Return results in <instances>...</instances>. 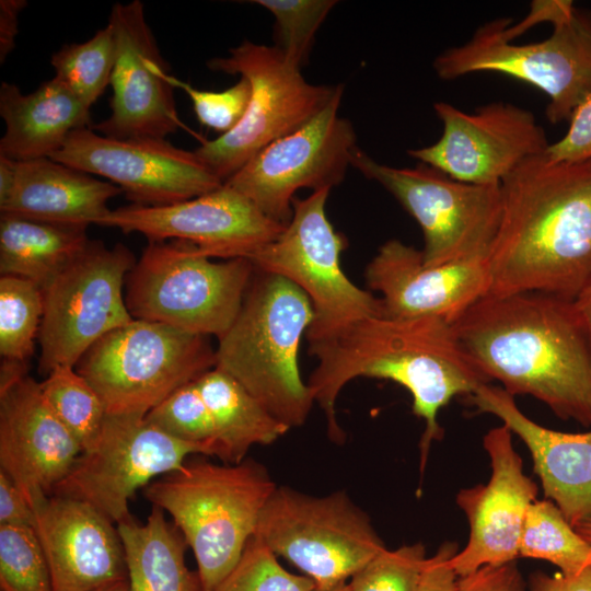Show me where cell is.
Segmentation results:
<instances>
[{
  "label": "cell",
  "mask_w": 591,
  "mask_h": 591,
  "mask_svg": "<svg viewBox=\"0 0 591 591\" xmlns=\"http://www.w3.org/2000/svg\"><path fill=\"white\" fill-rule=\"evenodd\" d=\"M95 591H128V581L120 580L109 584H106Z\"/></svg>",
  "instance_id": "obj_49"
},
{
  "label": "cell",
  "mask_w": 591,
  "mask_h": 591,
  "mask_svg": "<svg viewBox=\"0 0 591 591\" xmlns=\"http://www.w3.org/2000/svg\"><path fill=\"white\" fill-rule=\"evenodd\" d=\"M195 382L211 414L224 463L237 464L253 445L271 444L290 430L223 370L215 367Z\"/></svg>",
  "instance_id": "obj_29"
},
{
  "label": "cell",
  "mask_w": 591,
  "mask_h": 591,
  "mask_svg": "<svg viewBox=\"0 0 591 591\" xmlns=\"http://www.w3.org/2000/svg\"><path fill=\"white\" fill-rule=\"evenodd\" d=\"M467 399L478 413L499 418L524 442L545 498L572 526L591 518V430L570 433L541 426L521 412L514 396L490 383Z\"/></svg>",
  "instance_id": "obj_24"
},
{
  "label": "cell",
  "mask_w": 591,
  "mask_h": 591,
  "mask_svg": "<svg viewBox=\"0 0 591 591\" xmlns=\"http://www.w3.org/2000/svg\"><path fill=\"white\" fill-rule=\"evenodd\" d=\"M277 557L254 535L234 568L212 591H316L313 580L286 570Z\"/></svg>",
  "instance_id": "obj_37"
},
{
  "label": "cell",
  "mask_w": 591,
  "mask_h": 591,
  "mask_svg": "<svg viewBox=\"0 0 591 591\" xmlns=\"http://www.w3.org/2000/svg\"><path fill=\"white\" fill-rule=\"evenodd\" d=\"M500 195L489 293L573 300L591 277V159L554 161L545 151L507 176Z\"/></svg>",
  "instance_id": "obj_3"
},
{
  "label": "cell",
  "mask_w": 591,
  "mask_h": 591,
  "mask_svg": "<svg viewBox=\"0 0 591 591\" xmlns=\"http://www.w3.org/2000/svg\"><path fill=\"white\" fill-rule=\"evenodd\" d=\"M452 327L489 382L591 427V343L572 300L538 291L488 292Z\"/></svg>",
  "instance_id": "obj_2"
},
{
  "label": "cell",
  "mask_w": 591,
  "mask_h": 591,
  "mask_svg": "<svg viewBox=\"0 0 591 591\" xmlns=\"http://www.w3.org/2000/svg\"><path fill=\"white\" fill-rule=\"evenodd\" d=\"M572 301L591 343V277Z\"/></svg>",
  "instance_id": "obj_46"
},
{
  "label": "cell",
  "mask_w": 591,
  "mask_h": 591,
  "mask_svg": "<svg viewBox=\"0 0 591 591\" xmlns=\"http://www.w3.org/2000/svg\"><path fill=\"white\" fill-rule=\"evenodd\" d=\"M165 512L152 506L144 523L131 515L116 524L127 568L128 591H202L185 561L187 543Z\"/></svg>",
  "instance_id": "obj_27"
},
{
  "label": "cell",
  "mask_w": 591,
  "mask_h": 591,
  "mask_svg": "<svg viewBox=\"0 0 591 591\" xmlns=\"http://www.w3.org/2000/svg\"><path fill=\"white\" fill-rule=\"evenodd\" d=\"M254 271L247 258L213 262L186 242H149L126 277L125 301L134 320L219 340L235 321Z\"/></svg>",
  "instance_id": "obj_6"
},
{
  "label": "cell",
  "mask_w": 591,
  "mask_h": 591,
  "mask_svg": "<svg viewBox=\"0 0 591 591\" xmlns=\"http://www.w3.org/2000/svg\"><path fill=\"white\" fill-rule=\"evenodd\" d=\"M137 259L121 243L90 240L85 250L43 289L37 336L38 372L76 367L86 350L113 329L130 323L125 281Z\"/></svg>",
  "instance_id": "obj_13"
},
{
  "label": "cell",
  "mask_w": 591,
  "mask_h": 591,
  "mask_svg": "<svg viewBox=\"0 0 591 591\" xmlns=\"http://www.w3.org/2000/svg\"><path fill=\"white\" fill-rule=\"evenodd\" d=\"M309 351L317 366L306 384L324 410L328 437L336 443L346 438L337 420L336 401L352 379L390 380L412 394L413 413L425 422L419 443L421 473L431 443L443 436L439 412L455 396L468 398L490 383L462 348L452 324L438 317H362L309 343Z\"/></svg>",
  "instance_id": "obj_1"
},
{
  "label": "cell",
  "mask_w": 591,
  "mask_h": 591,
  "mask_svg": "<svg viewBox=\"0 0 591 591\" xmlns=\"http://www.w3.org/2000/svg\"><path fill=\"white\" fill-rule=\"evenodd\" d=\"M344 88L339 84L314 117L260 150L224 184L282 224L292 217L299 189L316 192L340 184L358 149L351 123L338 114Z\"/></svg>",
  "instance_id": "obj_14"
},
{
  "label": "cell",
  "mask_w": 591,
  "mask_h": 591,
  "mask_svg": "<svg viewBox=\"0 0 591 591\" xmlns=\"http://www.w3.org/2000/svg\"><path fill=\"white\" fill-rule=\"evenodd\" d=\"M576 532L591 546V518H588L575 526Z\"/></svg>",
  "instance_id": "obj_48"
},
{
  "label": "cell",
  "mask_w": 591,
  "mask_h": 591,
  "mask_svg": "<svg viewBox=\"0 0 591 591\" xmlns=\"http://www.w3.org/2000/svg\"><path fill=\"white\" fill-rule=\"evenodd\" d=\"M351 167L384 187L417 221L425 266L488 258L500 222V185L463 183L422 163L390 166L359 148Z\"/></svg>",
  "instance_id": "obj_11"
},
{
  "label": "cell",
  "mask_w": 591,
  "mask_h": 591,
  "mask_svg": "<svg viewBox=\"0 0 591 591\" xmlns=\"http://www.w3.org/2000/svg\"><path fill=\"white\" fill-rule=\"evenodd\" d=\"M169 82L182 89L193 103L199 123L221 135L234 129L243 118L251 99V84L241 77L236 84L222 91L199 90L172 74Z\"/></svg>",
  "instance_id": "obj_39"
},
{
  "label": "cell",
  "mask_w": 591,
  "mask_h": 591,
  "mask_svg": "<svg viewBox=\"0 0 591 591\" xmlns=\"http://www.w3.org/2000/svg\"><path fill=\"white\" fill-rule=\"evenodd\" d=\"M427 561L421 543L384 548L349 580L350 591H417Z\"/></svg>",
  "instance_id": "obj_38"
},
{
  "label": "cell",
  "mask_w": 591,
  "mask_h": 591,
  "mask_svg": "<svg viewBox=\"0 0 591 591\" xmlns=\"http://www.w3.org/2000/svg\"><path fill=\"white\" fill-rule=\"evenodd\" d=\"M216 363L208 336L132 320L91 346L76 370L99 394L106 414L147 415Z\"/></svg>",
  "instance_id": "obj_8"
},
{
  "label": "cell",
  "mask_w": 591,
  "mask_h": 591,
  "mask_svg": "<svg viewBox=\"0 0 591 591\" xmlns=\"http://www.w3.org/2000/svg\"><path fill=\"white\" fill-rule=\"evenodd\" d=\"M146 417L167 434L219 457L213 420L195 381L173 392Z\"/></svg>",
  "instance_id": "obj_36"
},
{
  "label": "cell",
  "mask_w": 591,
  "mask_h": 591,
  "mask_svg": "<svg viewBox=\"0 0 591 591\" xmlns=\"http://www.w3.org/2000/svg\"><path fill=\"white\" fill-rule=\"evenodd\" d=\"M86 228L1 213V276L28 279L43 290L85 250Z\"/></svg>",
  "instance_id": "obj_28"
},
{
  "label": "cell",
  "mask_w": 591,
  "mask_h": 591,
  "mask_svg": "<svg viewBox=\"0 0 591 591\" xmlns=\"http://www.w3.org/2000/svg\"><path fill=\"white\" fill-rule=\"evenodd\" d=\"M26 5L24 0L0 1V61L3 62L14 49L18 34V16Z\"/></svg>",
  "instance_id": "obj_45"
},
{
  "label": "cell",
  "mask_w": 591,
  "mask_h": 591,
  "mask_svg": "<svg viewBox=\"0 0 591 591\" xmlns=\"http://www.w3.org/2000/svg\"><path fill=\"white\" fill-rule=\"evenodd\" d=\"M519 556L549 561L565 576L591 567V546L548 499L535 500L524 521Z\"/></svg>",
  "instance_id": "obj_30"
},
{
  "label": "cell",
  "mask_w": 591,
  "mask_h": 591,
  "mask_svg": "<svg viewBox=\"0 0 591 591\" xmlns=\"http://www.w3.org/2000/svg\"><path fill=\"white\" fill-rule=\"evenodd\" d=\"M510 22L507 18L486 22L466 43L443 50L432 65L437 76L453 80L495 72L514 78L546 94L551 123L569 120L591 94V11L575 8L552 24L548 37L528 44L512 43Z\"/></svg>",
  "instance_id": "obj_7"
},
{
  "label": "cell",
  "mask_w": 591,
  "mask_h": 591,
  "mask_svg": "<svg viewBox=\"0 0 591 591\" xmlns=\"http://www.w3.org/2000/svg\"><path fill=\"white\" fill-rule=\"evenodd\" d=\"M364 277L381 293L383 316H430L451 324L490 289L487 259L425 266L421 250L396 239L380 246Z\"/></svg>",
  "instance_id": "obj_22"
},
{
  "label": "cell",
  "mask_w": 591,
  "mask_h": 591,
  "mask_svg": "<svg viewBox=\"0 0 591 591\" xmlns=\"http://www.w3.org/2000/svg\"><path fill=\"white\" fill-rule=\"evenodd\" d=\"M123 190L115 184L59 163L51 158L16 161L15 179L1 213L26 219L84 225L96 224Z\"/></svg>",
  "instance_id": "obj_25"
},
{
  "label": "cell",
  "mask_w": 591,
  "mask_h": 591,
  "mask_svg": "<svg viewBox=\"0 0 591 591\" xmlns=\"http://www.w3.org/2000/svg\"><path fill=\"white\" fill-rule=\"evenodd\" d=\"M1 591H54L49 565L32 526L0 525Z\"/></svg>",
  "instance_id": "obj_35"
},
{
  "label": "cell",
  "mask_w": 591,
  "mask_h": 591,
  "mask_svg": "<svg viewBox=\"0 0 591 591\" xmlns=\"http://www.w3.org/2000/svg\"><path fill=\"white\" fill-rule=\"evenodd\" d=\"M107 24L116 45L112 113L91 128L116 139H165L178 128L189 130L176 112L175 88L167 80L169 67L147 22L143 3H115Z\"/></svg>",
  "instance_id": "obj_19"
},
{
  "label": "cell",
  "mask_w": 591,
  "mask_h": 591,
  "mask_svg": "<svg viewBox=\"0 0 591 591\" xmlns=\"http://www.w3.org/2000/svg\"><path fill=\"white\" fill-rule=\"evenodd\" d=\"M44 313L43 290L35 282L3 275L0 278V355L27 366L35 350Z\"/></svg>",
  "instance_id": "obj_32"
},
{
  "label": "cell",
  "mask_w": 591,
  "mask_h": 591,
  "mask_svg": "<svg viewBox=\"0 0 591 591\" xmlns=\"http://www.w3.org/2000/svg\"><path fill=\"white\" fill-rule=\"evenodd\" d=\"M276 488L267 470L251 459L187 460L144 487L143 496L172 517L194 553L202 591H212L239 561Z\"/></svg>",
  "instance_id": "obj_5"
},
{
  "label": "cell",
  "mask_w": 591,
  "mask_h": 591,
  "mask_svg": "<svg viewBox=\"0 0 591 591\" xmlns=\"http://www.w3.org/2000/svg\"><path fill=\"white\" fill-rule=\"evenodd\" d=\"M568 121L567 131L549 143L546 154L554 161L591 159V94L576 107Z\"/></svg>",
  "instance_id": "obj_40"
},
{
  "label": "cell",
  "mask_w": 591,
  "mask_h": 591,
  "mask_svg": "<svg viewBox=\"0 0 591 591\" xmlns=\"http://www.w3.org/2000/svg\"><path fill=\"white\" fill-rule=\"evenodd\" d=\"M254 535L313 580L317 591L346 583L386 548L345 491L316 497L277 486Z\"/></svg>",
  "instance_id": "obj_9"
},
{
  "label": "cell",
  "mask_w": 591,
  "mask_h": 591,
  "mask_svg": "<svg viewBox=\"0 0 591 591\" xmlns=\"http://www.w3.org/2000/svg\"><path fill=\"white\" fill-rule=\"evenodd\" d=\"M15 163L11 159L0 155V204L10 195L15 179Z\"/></svg>",
  "instance_id": "obj_47"
},
{
  "label": "cell",
  "mask_w": 591,
  "mask_h": 591,
  "mask_svg": "<svg viewBox=\"0 0 591 591\" xmlns=\"http://www.w3.org/2000/svg\"><path fill=\"white\" fill-rule=\"evenodd\" d=\"M329 192L294 198L283 231L248 258L256 268L287 278L309 297L314 311L305 334L309 343L359 318L382 315L381 299L356 286L341 268L348 242L326 217Z\"/></svg>",
  "instance_id": "obj_12"
},
{
  "label": "cell",
  "mask_w": 591,
  "mask_h": 591,
  "mask_svg": "<svg viewBox=\"0 0 591 591\" xmlns=\"http://www.w3.org/2000/svg\"><path fill=\"white\" fill-rule=\"evenodd\" d=\"M115 55L114 33L107 24L84 43L63 45L50 63L55 78L91 108L111 84Z\"/></svg>",
  "instance_id": "obj_33"
},
{
  "label": "cell",
  "mask_w": 591,
  "mask_h": 591,
  "mask_svg": "<svg viewBox=\"0 0 591 591\" xmlns=\"http://www.w3.org/2000/svg\"><path fill=\"white\" fill-rule=\"evenodd\" d=\"M33 509L34 529L49 565L54 591H95L127 579L117 526L99 510L58 495Z\"/></svg>",
  "instance_id": "obj_23"
},
{
  "label": "cell",
  "mask_w": 591,
  "mask_h": 591,
  "mask_svg": "<svg viewBox=\"0 0 591 591\" xmlns=\"http://www.w3.org/2000/svg\"><path fill=\"white\" fill-rule=\"evenodd\" d=\"M50 158L105 178L136 205H171L224 184L195 151L183 150L159 138H111L91 127L71 132Z\"/></svg>",
  "instance_id": "obj_17"
},
{
  "label": "cell",
  "mask_w": 591,
  "mask_h": 591,
  "mask_svg": "<svg viewBox=\"0 0 591 591\" xmlns=\"http://www.w3.org/2000/svg\"><path fill=\"white\" fill-rule=\"evenodd\" d=\"M0 115V155L13 161L50 158L71 132L92 127L90 108L55 77L27 94L3 81Z\"/></svg>",
  "instance_id": "obj_26"
},
{
  "label": "cell",
  "mask_w": 591,
  "mask_h": 591,
  "mask_svg": "<svg viewBox=\"0 0 591 591\" xmlns=\"http://www.w3.org/2000/svg\"><path fill=\"white\" fill-rule=\"evenodd\" d=\"M313 318L312 303L298 286L255 267L240 312L216 348V367L290 429L305 422L314 403L298 361Z\"/></svg>",
  "instance_id": "obj_4"
},
{
  "label": "cell",
  "mask_w": 591,
  "mask_h": 591,
  "mask_svg": "<svg viewBox=\"0 0 591 591\" xmlns=\"http://www.w3.org/2000/svg\"><path fill=\"white\" fill-rule=\"evenodd\" d=\"M198 453L204 449L167 434L146 415L106 414L95 444L81 453L54 495L84 501L117 524L131 515L136 490Z\"/></svg>",
  "instance_id": "obj_15"
},
{
  "label": "cell",
  "mask_w": 591,
  "mask_h": 591,
  "mask_svg": "<svg viewBox=\"0 0 591 591\" xmlns=\"http://www.w3.org/2000/svg\"><path fill=\"white\" fill-rule=\"evenodd\" d=\"M275 19L274 47L292 67L300 69L308 61L315 34L336 0H254Z\"/></svg>",
  "instance_id": "obj_34"
},
{
  "label": "cell",
  "mask_w": 591,
  "mask_h": 591,
  "mask_svg": "<svg viewBox=\"0 0 591 591\" xmlns=\"http://www.w3.org/2000/svg\"><path fill=\"white\" fill-rule=\"evenodd\" d=\"M208 67L246 78L252 91L237 126L213 140H202L195 150L223 183L260 150L314 117L339 85L310 83L274 46L250 40L230 48L227 57L209 60Z\"/></svg>",
  "instance_id": "obj_10"
},
{
  "label": "cell",
  "mask_w": 591,
  "mask_h": 591,
  "mask_svg": "<svg viewBox=\"0 0 591 591\" xmlns=\"http://www.w3.org/2000/svg\"><path fill=\"white\" fill-rule=\"evenodd\" d=\"M82 452L28 373L0 387V470L32 507L54 495Z\"/></svg>",
  "instance_id": "obj_21"
},
{
  "label": "cell",
  "mask_w": 591,
  "mask_h": 591,
  "mask_svg": "<svg viewBox=\"0 0 591 591\" xmlns=\"http://www.w3.org/2000/svg\"><path fill=\"white\" fill-rule=\"evenodd\" d=\"M457 591H528L517 561L483 566L459 577Z\"/></svg>",
  "instance_id": "obj_41"
},
{
  "label": "cell",
  "mask_w": 591,
  "mask_h": 591,
  "mask_svg": "<svg viewBox=\"0 0 591 591\" xmlns=\"http://www.w3.org/2000/svg\"><path fill=\"white\" fill-rule=\"evenodd\" d=\"M96 224L124 233H140L149 242L169 239L186 242L201 255L222 259H248L276 240L286 227L225 184L171 205L120 207L111 210Z\"/></svg>",
  "instance_id": "obj_18"
},
{
  "label": "cell",
  "mask_w": 591,
  "mask_h": 591,
  "mask_svg": "<svg viewBox=\"0 0 591 591\" xmlns=\"http://www.w3.org/2000/svg\"><path fill=\"white\" fill-rule=\"evenodd\" d=\"M457 544L444 542L437 553L427 558L417 591H457L459 577L451 566Z\"/></svg>",
  "instance_id": "obj_42"
},
{
  "label": "cell",
  "mask_w": 591,
  "mask_h": 591,
  "mask_svg": "<svg viewBox=\"0 0 591 591\" xmlns=\"http://www.w3.org/2000/svg\"><path fill=\"white\" fill-rule=\"evenodd\" d=\"M42 393L62 425L72 433L83 452L96 442L106 417L102 399L76 367L60 366L43 382Z\"/></svg>",
  "instance_id": "obj_31"
},
{
  "label": "cell",
  "mask_w": 591,
  "mask_h": 591,
  "mask_svg": "<svg viewBox=\"0 0 591 591\" xmlns=\"http://www.w3.org/2000/svg\"><path fill=\"white\" fill-rule=\"evenodd\" d=\"M326 591H350V588L348 586V582H346V583L339 584V586H337L335 588H332L329 590H326Z\"/></svg>",
  "instance_id": "obj_50"
},
{
  "label": "cell",
  "mask_w": 591,
  "mask_h": 591,
  "mask_svg": "<svg viewBox=\"0 0 591 591\" xmlns=\"http://www.w3.org/2000/svg\"><path fill=\"white\" fill-rule=\"evenodd\" d=\"M528 591H591V567L573 576L536 571L529 578Z\"/></svg>",
  "instance_id": "obj_44"
},
{
  "label": "cell",
  "mask_w": 591,
  "mask_h": 591,
  "mask_svg": "<svg viewBox=\"0 0 591 591\" xmlns=\"http://www.w3.org/2000/svg\"><path fill=\"white\" fill-rule=\"evenodd\" d=\"M433 109L441 137L408 154L449 177L474 185L499 186L524 161L544 153V128L526 108L493 102L466 113L447 102Z\"/></svg>",
  "instance_id": "obj_16"
},
{
  "label": "cell",
  "mask_w": 591,
  "mask_h": 591,
  "mask_svg": "<svg viewBox=\"0 0 591 591\" xmlns=\"http://www.w3.org/2000/svg\"><path fill=\"white\" fill-rule=\"evenodd\" d=\"M511 430L501 425L483 439L491 465L487 484L464 488L456 503L465 513L470 532L466 545L451 558L457 577L487 565L517 560L521 534L537 485L523 472L522 459L513 448Z\"/></svg>",
  "instance_id": "obj_20"
},
{
  "label": "cell",
  "mask_w": 591,
  "mask_h": 591,
  "mask_svg": "<svg viewBox=\"0 0 591 591\" xmlns=\"http://www.w3.org/2000/svg\"><path fill=\"white\" fill-rule=\"evenodd\" d=\"M0 525H35V512L25 494L0 470Z\"/></svg>",
  "instance_id": "obj_43"
}]
</instances>
